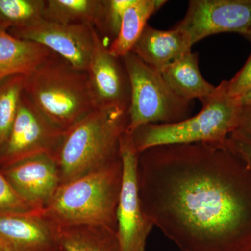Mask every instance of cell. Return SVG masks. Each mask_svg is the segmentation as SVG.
Returning <instances> with one entry per match:
<instances>
[{
  "label": "cell",
  "mask_w": 251,
  "mask_h": 251,
  "mask_svg": "<svg viewBox=\"0 0 251 251\" xmlns=\"http://www.w3.org/2000/svg\"><path fill=\"white\" fill-rule=\"evenodd\" d=\"M23 93L64 131L97 109L87 72L54 53L25 75Z\"/></svg>",
  "instance_id": "3957f363"
},
{
  "label": "cell",
  "mask_w": 251,
  "mask_h": 251,
  "mask_svg": "<svg viewBox=\"0 0 251 251\" xmlns=\"http://www.w3.org/2000/svg\"><path fill=\"white\" fill-rule=\"evenodd\" d=\"M25 80V75H17L0 83V150L14 125L24 91Z\"/></svg>",
  "instance_id": "ffe728a7"
},
{
  "label": "cell",
  "mask_w": 251,
  "mask_h": 251,
  "mask_svg": "<svg viewBox=\"0 0 251 251\" xmlns=\"http://www.w3.org/2000/svg\"><path fill=\"white\" fill-rule=\"evenodd\" d=\"M229 136L251 144V105H242L237 126Z\"/></svg>",
  "instance_id": "d4e9b609"
},
{
  "label": "cell",
  "mask_w": 251,
  "mask_h": 251,
  "mask_svg": "<svg viewBox=\"0 0 251 251\" xmlns=\"http://www.w3.org/2000/svg\"><path fill=\"white\" fill-rule=\"evenodd\" d=\"M0 171L36 211L45 209L61 186L58 165L47 153L28 157Z\"/></svg>",
  "instance_id": "7c38bea8"
},
{
  "label": "cell",
  "mask_w": 251,
  "mask_h": 251,
  "mask_svg": "<svg viewBox=\"0 0 251 251\" xmlns=\"http://www.w3.org/2000/svg\"><path fill=\"white\" fill-rule=\"evenodd\" d=\"M122 59L130 85L128 133H133L142 126L176 123L191 117L193 101L176 95L161 73L145 64L133 52H128Z\"/></svg>",
  "instance_id": "8992f818"
},
{
  "label": "cell",
  "mask_w": 251,
  "mask_h": 251,
  "mask_svg": "<svg viewBox=\"0 0 251 251\" xmlns=\"http://www.w3.org/2000/svg\"><path fill=\"white\" fill-rule=\"evenodd\" d=\"M0 251H3L2 249H1V248H0Z\"/></svg>",
  "instance_id": "f1b7e54d"
},
{
  "label": "cell",
  "mask_w": 251,
  "mask_h": 251,
  "mask_svg": "<svg viewBox=\"0 0 251 251\" xmlns=\"http://www.w3.org/2000/svg\"><path fill=\"white\" fill-rule=\"evenodd\" d=\"M122 179L117 209V234L121 251H145L154 224L144 209L138 186V158L132 135L120 143Z\"/></svg>",
  "instance_id": "52a82bcc"
},
{
  "label": "cell",
  "mask_w": 251,
  "mask_h": 251,
  "mask_svg": "<svg viewBox=\"0 0 251 251\" xmlns=\"http://www.w3.org/2000/svg\"><path fill=\"white\" fill-rule=\"evenodd\" d=\"M87 73L96 108L128 112L130 101L128 73L122 59L111 54L99 33Z\"/></svg>",
  "instance_id": "8fae6325"
},
{
  "label": "cell",
  "mask_w": 251,
  "mask_h": 251,
  "mask_svg": "<svg viewBox=\"0 0 251 251\" xmlns=\"http://www.w3.org/2000/svg\"><path fill=\"white\" fill-rule=\"evenodd\" d=\"M53 54L45 46L23 40L0 28V83L14 75H27Z\"/></svg>",
  "instance_id": "9a60e30c"
},
{
  "label": "cell",
  "mask_w": 251,
  "mask_h": 251,
  "mask_svg": "<svg viewBox=\"0 0 251 251\" xmlns=\"http://www.w3.org/2000/svg\"><path fill=\"white\" fill-rule=\"evenodd\" d=\"M64 133L23 93L14 125L0 150V168L42 153L54 157Z\"/></svg>",
  "instance_id": "ba28073f"
},
{
  "label": "cell",
  "mask_w": 251,
  "mask_h": 251,
  "mask_svg": "<svg viewBox=\"0 0 251 251\" xmlns=\"http://www.w3.org/2000/svg\"><path fill=\"white\" fill-rule=\"evenodd\" d=\"M192 46L187 34L179 28L160 30L147 25L131 52L150 67L161 73L191 51Z\"/></svg>",
  "instance_id": "5bb4252c"
},
{
  "label": "cell",
  "mask_w": 251,
  "mask_h": 251,
  "mask_svg": "<svg viewBox=\"0 0 251 251\" xmlns=\"http://www.w3.org/2000/svg\"><path fill=\"white\" fill-rule=\"evenodd\" d=\"M121 161L61 185L41 212L57 227L92 224L117 231Z\"/></svg>",
  "instance_id": "277c9868"
},
{
  "label": "cell",
  "mask_w": 251,
  "mask_h": 251,
  "mask_svg": "<svg viewBox=\"0 0 251 251\" xmlns=\"http://www.w3.org/2000/svg\"><path fill=\"white\" fill-rule=\"evenodd\" d=\"M103 0H46L44 18L64 24L100 27Z\"/></svg>",
  "instance_id": "d6986e66"
},
{
  "label": "cell",
  "mask_w": 251,
  "mask_h": 251,
  "mask_svg": "<svg viewBox=\"0 0 251 251\" xmlns=\"http://www.w3.org/2000/svg\"><path fill=\"white\" fill-rule=\"evenodd\" d=\"M167 2L166 0H135L125 11L120 31L108 47L111 54L122 58L131 52L149 18Z\"/></svg>",
  "instance_id": "ac0fdd59"
},
{
  "label": "cell",
  "mask_w": 251,
  "mask_h": 251,
  "mask_svg": "<svg viewBox=\"0 0 251 251\" xmlns=\"http://www.w3.org/2000/svg\"><path fill=\"white\" fill-rule=\"evenodd\" d=\"M3 251H63L58 227L41 211L0 214Z\"/></svg>",
  "instance_id": "4fadbf2b"
},
{
  "label": "cell",
  "mask_w": 251,
  "mask_h": 251,
  "mask_svg": "<svg viewBox=\"0 0 251 251\" xmlns=\"http://www.w3.org/2000/svg\"><path fill=\"white\" fill-rule=\"evenodd\" d=\"M145 212L182 251H251V168L225 145H161L139 153Z\"/></svg>",
  "instance_id": "6da1fadb"
},
{
  "label": "cell",
  "mask_w": 251,
  "mask_h": 251,
  "mask_svg": "<svg viewBox=\"0 0 251 251\" xmlns=\"http://www.w3.org/2000/svg\"><path fill=\"white\" fill-rule=\"evenodd\" d=\"M202 105L201 111L183 121L144 125L135 129L130 134L137 151L180 144L225 145L237 126L242 106L240 99L229 95L227 80H223Z\"/></svg>",
  "instance_id": "5b68a950"
},
{
  "label": "cell",
  "mask_w": 251,
  "mask_h": 251,
  "mask_svg": "<svg viewBox=\"0 0 251 251\" xmlns=\"http://www.w3.org/2000/svg\"><path fill=\"white\" fill-rule=\"evenodd\" d=\"M46 0H0V28L9 31L44 17Z\"/></svg>",
  "instance_id": "44dd1931"
},
{
  "label": "cell",
  "mask_w": 251,
  "mask_h": 251,
  "mask_svg": "<svg viewBox=\"0 0 251 251\" xmlns=\"http://www.w3.org/2000/svg\"><path fill=\"white\" fill-rule=\"evenodd\" d=\"M225 146L229 151L242 158L251 168V144L244 143L229 136L226 140Z\"/></svg>",
  "instance_id": "484cf974"
},
{
  "label": "cell",
  "mask_w": 251,
  "mask_h": 251,
  "mask_svg": "<svg viewBox=\"0 0 251 251\" xmlns=\"http://www.w3.org/2000/svg\"><path fill=\"white\" fill-rule=\"evenodd\" d=\"M134 1L135 0H103L99 31L113 41L120 31L125 11Z\"/></svg>",
  "instance_id": "7402d4cb"
},
{
  "label": "cell",
  "mask_w": 251,
  "mask_h": 251,
  "mask_svg": "<svg viewBox=\"0 0 251 251\" xmlns=\"http://www.w3.org/2000/svg\"><path fill=\"white\" fill-rule=\"evenodd\" d=\"M175 27L187 34L192 45L220 33L242 36L251 29V0H191Z\"/></svg>",
  "instance_id": "30bf717a"
},
{
  "label": "cell",
  "mask_w": 251,
  "mask_h": 251,
  "mask_svg": "<svg viewBox=\"0 0 251 251\" xmlns=\"http://www.w3.org/2000/svg\"><path fill=\"white\" fill-rule=\"evenodd\" d=\"M36 211L17 192L0 171V214Z\"/></svg>",
  "instance_id": "603a6c76"
},
{
  "label": "cell",
  "mask_w": 251,
  "mask_h": 251,
  "mask_svg": "<svg viewBox=\"0 0 251 251\" xmlns=\"http://www.w3.org/2000/svg\"><path fill=\"white\" fill-rule=\"evenodd\" d=\"M15 37L40 44L87 72L95 46L97 31L85 24H64L44 17L25 27L8 31Z\"/></svg>",
  "instance_id": "9c48e42d"
},
{
  "label": "cell",
  "mask_w": 251,
  "mask_h": 251,
  "mask_svg": "<svg viewBox=\"0 0 251 251\" xmlns=\"http://www.w3.org/2000/svg\"><path fill=\"white\" fill-rule=\"evenodd\" d=\"M227 86L229 95L233 98L240 99L251 91V52L244 67L227 80Z\"/></svg>",
  "instance_id": "cb8c5ba5"
},
{
  "label": "cell",
  "mask_w": 251,
  "mask_h": 251,
  "mask_svg": "<svg viewBox=\"0 0 251 251\" xmlns=\"http://www.w3.org/2000/svg\"><path fill=\"white\" fill-rule=\"evenodd\" d=\"M198 61L197 52L190 51L161 72L171 90L185 100L198 99L202 102L216 90L215 86L202 76Z\"/></svg>",
  "instance_id": "2e32d148"
},
{
  "label": "cell",
  "mask_w": 251,
  "mask_h": 251,
  "mask_svg": "<svg viewBox=\"0 0 251 251\" xmlns=\"http://www.w3.org/2000/svg\"><path fill=\"white\" fill-rule=\"evenodd\" d=\"M242 105H251V91L240 98Z\"/></svg>",
  "instance_id": "4316f807"
},
{
  "label": "cell",
  "mask_w": 251,
  "mask_h": 251,
  "mask_svg": "<svg viewBox=\"0 0 251 251\" xmlns=\"http://www.w3.org/2000/svg\"><path fill=\"white\" fill-rule=\"evenodd\" d=\"M244 37H245L246 39H248L251 43V29H249V31H247L245 34H243L242 35Z\"/></svg>",
  "instance_id": "83f0119b"
},
{
  "label": "cell",
  "mask_w": 251,
  "mask_h": 251,
  "mask_svg": "<svg viewBox=\"0 0 251 251\" xmlns=\"http://www.w3.org/2000/svg\"><path fill=\"white\" fill-rule=\"evenodd\" d=\"M128 112L95 109L65 130L54 155L61 185L121 161L120 143Z\"/></svg>",
  "instance_id": "7a4b0ae2"
},
{
  "label": "cell",
  "mask_w": 251,
  "mask_h": 251,
  "mask_svg": "<svg viewBox=\"0 0 251 251\" xmlns=\"http://www.w3.org/2000/svg\"><path fill=\"white\" fill-rule=\"evenodd\" d=\"M63 251H121L117 231L100 225L77 224L58 227Z\"/></svg>",
  "instance_id": "e0dca14e"
}]
</instances>
